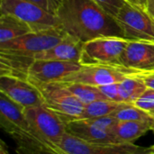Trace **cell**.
<instances>
[{
    "label": "cell",
    "instance_id": "f546056e",
    "mask_svg": "<svg viewBox=\"0 0 154 154\" xmlns=\"http://www.w3.org/2000/svg\"><path fill=\"white\" fill-rule=\"evenodd\" d=\"M0 154H10L8 151L6 150V146L4 142H1V146H0Z\"/></svg>",
    "mask_w": 154,
    "mask_h": 154
},
{
    "label": "cell",
    "instance_id": "cb8c5ba5",
    "mask_svg": "<svg viewBox=\"0 0 154 154\" xmlns=\"http://www.w3.org/2000/svg\"><path fill=\"white\" fill-rule=\"evenodd\" d=\"M99 6H101L104 10H106L110 15L116 16L118 12L122 8V6L127 2L126 0H92Z\"/></svg>",
    "mask_w": 154,
    "mask_h": 154
},
{
    "label": "cell",
    "instance_id": "5bb4252c",
    "mask_svg": "<svg viewBox=\"0 0 154 154\" xmlns=\"http://www.w3.org/2000/svg\"><path fill=\"white\" fill-rule=\"evenodd\" d=\"M0 125L10 135L16 132H30L24 108L0 92Z\"/></svg>",
    "mask_w": 154,
    "mask_h": 154
},
{
    "label": "cell",
    "instance_id": "5b68a950",
    "mask_svg": "<svg viewBox=\"0 0 154 154\" xmlns=\"http://www.w3.org/2000/svg\"><path fill=\"white\" fill-rule=\"evenodd\" d=\"M116 19L125 39L154 42V20L143 6L126 2Z\"/></svg>",
    "mask_w": 154,
    "mask_h": 154
},
{
    "label": "cell",
    "instance_id": "6da1fadb",
    "mask_svg": "<svg viewBox=\"0 0 154 154\" xmlns=\"http://www.w3.org/2000/svg\"><path fill=\"white\" fill-rule=\"evenodd\" d=\"M56 17L68 34L83 43L104 36L125 38L116 19L92 0H61Z\"/></svg>",
    "mask_w": 154,
    "mask_h": 154
},
{
    "label": "cell",
    "instance_id": "52a82bcc",
    "mask_svg": "<svg viewBox=\"0 0 154 154\" xmlns=\"http://www.w3.org/2000/svg\"><path fill=\"white\" fill-rule=\"evenodd\" d=\"M1 14H11L24 22L32 32L60 27L57 17L28 0H1Z\"/></svg>",
    "mask_w": 154,
    "mask_h": 154
},
{
    "label": "cell",
    "instance_id": "2e32d148",
    "mask_svg": "<svg viewBox=\"0 0 154 154\" xmlns=\"http://www.w3.org/2000/svg\"><path fill=\"white\" fill-rule=\"evenodd\" d=\"M10 136L16 144L18 154H69L57 144L43 141L31 132H16Z\"/></svg>",
    "mask_w": 154,
    "mask_h": 154
},
{
    "label": "cell",
    "instance_id": "e0dca14e",
    "mask_svg": "<svg viewBox=\"0 0 154 154\" xmlns=\"http://www.w3.org/2000/svg\"><path fill=\"white\" fill-rule=\"evenodd\" d=\"M152 121H116L111 133L117 143L134 142L151 131Z\"/></svg>",
    "mask_w": 154,
    "mask_h": 154
},
{
    "label": "cell",
    "instance_id": "1f68e13d",
    "mask_svg": "<svg viewBox=\"0 0 154 154\" xmlns=\"http://www.w3.org/2000/svg\"><path fill=\"white\" fill-rule=\"evenodd\" d=\"M151 131H152L154 133V117L153 119H152V124H151Z\"/></svg>",
    "mask_w": 154,
    "mask_h": 154
},
{
    "label": "cell",
    "instance_id": "8992f818",
    "mask_svg": "<svg viewBox=\"0 0 154 154\" xmlns=\"http://www.w3.org/2000/svg\"><path fill=\"white\" fill-rule=\"evenodd\" d=\"M42 97L43 105L60 116L63 121L80 116L84 109L81 103L63 82H51L36 87Z\"/></svg>",
    "mask_w": 154,
    "mask_h": 154
},
{
    "label": "cell",
    "instance_id": "e575fe53",
    "mask_svg": "<svg viewBox=\"0 0 154 154\" xmlns=\"http://www.w3.org/2000/svg\"><path fill=\"white\" fill-rule=\"evenodd\" d=\"M142 154H154V152H146V153H142Z\"/></svg>",
    "mask_w": 154,
    "mask_h": 154
},
{
    "label": "cell",
    "instance_id": "836d02e7",
    "mask_svg": "<svg viewBox=\"0 0 154 154\" xmlns=\"http://www.w3.org/2000/svg\"><path fill=\"white\" fill-rule=\"evenodd\" d=\"M151 148V152H154V144L152 146V147H150Z\"/></svg>",
    "mask_w": 154,
    "mask_h": 154
},
{
    "label": "cell",
    "instance_id": "ac0fdd59",
    "mask_svg": "<svg viewBox=\"0 0 154 154\" xmlns=\"http://www.w3.org/2000/svg\"><path fill=\"white\" fill-rule=\"evenodd\" d=\"M1 52V76L15 77L27 79L28 71L34 59L5 51Z\"/></svg>",
    "mask_w": 154,
    "mask_h": 154
},
{
    "label": "cell",
    "instance_id": "ffe728a7",
    "mask_svg": "<svg viewBox=\"0 0 154 154\" xmlns=\"http://www.w3.org/2000/svg\"><path fill=\"white\" fill-rule=\"evenodd\" d=\"M148 89L139 75L127 77L119 83V95L123 103L134 104Z\"/></svg>",
    "mask_w": 154,
    "mask_h": 154
},
{
    "label": "cell",
    "instance_id": "d6a6232c",
    "mask_svg": "<svg viewBox=\"0 0 154 154\" xmlns=\"http://www.w3.org/2000/svg\"><path fill=\"white\" fill-rule=\"evenodd\" d=\"M145 1H146V0H140V2H141V5H143V7H144V4H145Z\"/></svg>",
    "mask_w": 154,
    "mask_h": 154
},
{
    "label": "cell",
    "instance_id": "603a6c76",
    "mask_svg": "<svg viewBox=\"0 0 154 154\" xmlns=\"http://www.w3.org/2000/svg\"><path fill=\"white\" fill-rule=\"evenodd\" d=\"M118 121H152L153 116L134 104L123 103L111 115Z\"/></svg>",
    "mask_w": 154,
    "mask_h": 154
},
{
    "label": "cell",
    "instance_id": "9c48e42d",
    "mask_svg": "<svg viewBox=\"0 0 154 154\" xmlns=\"http://www.w3.org/2000/svg\"><path fill=\"white\" fill-rule=\"evenodd\" d=\"M134 75H140L121 66L109 65H82L76 72L70 74L61 82L82 83L94 87L120 83L125 79Z\"/></svg>",
    "mask_w": 154,
    "mask_h": 154
},
{
    "label": "cell",
    "instance_id": "ba28073f",
    "mask_svg": "<svg viewBox=\"0 0 154 154\" xmlns=\"http://www.w3.org/2000/svg\"><path fill=\"white\" fill-rule=\"evenodd\" d=\"M117 120L111 116L91 119H71L64 121L66 133L89 143H117L111 133Z\"/></svg>",
    "mask_w": 154,
    "mask_h": 154
},
{
    "label": "cell",
    "instance_id": "277c9868",
    "mask_svg": "<svg viewBox=\"0 0 154 154\" xmlns=\"http://www.w3.org/2000/svg\"><path fill=\"white\" fill-rule=\"evenodd\" d=\"M30 132L38 138L58 144L66 134V125L60 116L44 105L24 108Z\"/></svg>",
    "mask_w": 154,
    "mask_h": 154
},
{
    "label": "cell",
    "instance_id": "4dcf8cb0",
    "mask_svg": "<svg viewBox=\"0 0 154 154\" xmlns=\"http://www.w3.org/2000/svg\"><path fill=\"white\" fill-rule=\"evenodd\" d=\"M128 3H131V4H134V5H141V6H143L142 5H141V2H140V0H126Z\"/></svg>",
    "mask_w": 154,
    "mask_h": 154
},
{
    "label": "cell",
    "instance_id": "d590c367",
    "mask_svg": "<svg viewBox=\"0 0 154 154\" xmlns=\"http://www.w3.org/2000/svg\"><path fill=\"white\" fill-rule=\"evenodd\" d=\"M150 113H151V114H152V116H154V110H153V111H152V112H150Z\"/></svg>",
    "mask_w": 154,
    "mask_h": 154
},
{
    "label": "cell",
    "instance_id": "484cf974",
    "mask_svg": "<svg viewBox=\"0 0 154 154\" xmlns=\"http://www.w3.org/2000/svg\"><path fill=\"white\" fill-rule=\"evenodd\" d=\"M97 88L108 100L123 103L121 101V97L119 95V83L105 85V86H101Z\"/></svg>",
    "mask_w": 154,
    "mask_h": 154
},
{
    "label": "cell",
    "instance_id": "f1b7e54d",
    "mask_svg": "<svg viewBox=\"0 0 154 154\" xmlns=\"http://www.w3.org/2000/svg\"><path fill=\"white\" fill-rule=\"evenodd\" d=\"M143 8L154 20V0H146Z\"/></svg>",
    "mask_w": 154,
    "mask_h": 154
},
{
    "label": "cell",
    "instance_id": "7a4b0ae2",
    "mask_svg": "<svg viewBox=\"0 0 154 154\" xmlns=\"http://www.w3.org/2000/svg\"><path fill=\"white\" fill-rule=\"evenodd\" d=\"M129 42L128 39L116 36H104L88 41L83 44L79 63L121 66V56Z\"/></svg>",
    "mask_w": 154,
    "mask_h": 154
},
{
    "label": "cell",
    "instance_id": "44dd1931",
    "mask_svg": "<svg viewBox=\"0 0 154 154\" xmlns=\"http://www.w3.org/2000/svg\"><path fill=\"white\" fill-rule=\"evenodd\" d=\"M123 103L111 100H97L84 106L79 117L75 119H91L110 116Z\"/></svg>",
    "mask_w": 154,
    "mask_h": 154
},
{
    "label": "cell",
    "instance_id": "4316f807",
    "mask_svg": "<svg viewBox=\"0 0 154 154\" xmlns=\"http://www.w3.org/2000/svg\"><path fill=\"white\" fill-rule=\"evenodd\" d=\"M38 6L42 7L46 12L56 16L58 9L60 5L61 0H28Z\"/></svg>",
    "mask_w": 154,
    "mask_h": 154
},
{
    "label": "cell",
    "instance_id": "7402d4cb",
    "mask_svg": "<svg viewBox=\"0 0 154 154\" xmlns=\"http://www.w3.org/2000/svg\"><path fill=\"white\" fill-rule=\"evenodd\" d=\"M65 83L69 90L84 105H88L97 100H108L97 87L82 83Z\"/></svg>",
    "mask_w": 154,
    "mask_h": 154
},
{
    "label": "cell",
    "instance_id": "7c38bea8",
    "mask_svg": "<svg viewBox=\"0 0 154 154\" xmlns=\"http://www.w3.org/2000/svg\"><path fill=\"white\" fill-rule=\"evenodd\" d=\"M0 92L23 108L43 105L40 90L27 79L10 76H1Z\"/></svg>",
    "mask_w": 154,
    "mask_h": 154
},
{
    "label": "cell",
    "instance_id": "d4e9b609",
    "mask_svg": "<svg viewBox=\"0 0 154 154\" xmlns=\"http://www.w3.org/2000/svg\"><path fill=\"white\" fill-rule=\"evenodd\" d=\"M134 105L147 112L154 110V89L148 88L144 94L134 103Z\"/></svg>",
    "mask_w": 154,
    "mask_h": 154
},
{
    "label": "cell",
    "instance_id": "30bf717a",
    "mask_svg": "<svg viewBox=\"0 0 154 154\" xmlns=\"http://www.w3.org/2000/svg\"><path fill=\"white\" fill-rule=\"evenodd\" d=\"M57 145L69 154H142L151 152V148L134 143H89L67 133Z\"/></svg>",
    "mask_w": 154,
    "mask_h": 154
},
{
    "label": "cell",
    "instance_id": "9a60e30c",
    "mask_svg": "<svg viewBox=\"0 0 154 154\" xmlns=\"http://www.w3.org/2000/svg\"><path fill=\"white\" fill-rule=\"evenodd\" d=\"M83 42L77 38L66 34V36L51 49L37 53L33 56L34 60H59V61H74L80 60Z\"/></svg>",
    "mask_w": 154,
    "mask_h": 154
},
{
    "label": "cell",
    "instance_id": "d6986e66",
    "mask_svg": "<svg viewBox=\"0 0 154 154\" xmlns=\"http://www.w3.org/2000/svg\"><path fill=\"white\" fill-rule=\"evenodd\" d=\"M29 32H32V30L24 22L14 15L1 14L0 44L10 42Z\"/></svg>",
    "mask_w": 154,
    "mask_h": 154
},
{
    "label": "cell",
    "instance_id": "83f0119b",
    "mask_svg": "<svg viewBox=\"0 0 154 154\" xmlns=\"http://www.w3.org/2000/svg\"><path fill=\"white\" fill-rule=\"evenodd\" d=\"M144 81L145 85L147 86L148 88L154 89V71L152 72H147V73H143L139 75Z\"/></svg>",
    "mask_w": 154,
    "mask_h": 154
},
{
    "label": "cell",
    "instance_id": "4fadbf2b",
    "mask_svg": "<svg viewBox=\"0 0 154 154\" xmlns=\"http://www.w3.org/2000/svg\"><path fill=\"white\" fill-rule=\"evenodd\" d=\"M121 66L140 75L154 71V42L130 41L121 56Z\"/></svg>",
    "mask_w": 154,
    "mask_h": 154
},
{
    "label": "cell",
    "instance_id": "8fae6325",
    "mask_svg": "<svg viewBox=\"0 0 154 154\" xmlns=\"http://www.w3.org/2000/svg\"><path fill=\"white\" fill-rule=\"evenodd\" d=\"M81 67L80 63L74 61L36 60L29 69L27 80L35 87L51 82H61Z\"/></svg>",
    "mask_w": 154,
    "mask_h": 154
},
{
    "label": "cell",
    "instance_id": "3957f363",
    "mask_svg": "<svg viewBox=\"0 0 154 154\" xmlns=\"http://www.w3.org/2000/svg\"><path fill=\"white\" fill-rule=\"evenodd\" d=\"M66 34L67 32L61 27L32 32L0 44V51L33 58L35 54L48 51L57 45Z\"/></svg>",
    "mask_w": 154,
    "mask_h": 154
}]
</instances>
